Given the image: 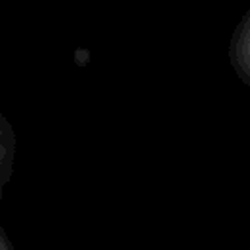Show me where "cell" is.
Listing matches in <instances>:
<instances>
[{"instance_id": "obj_1", "label": "cell", "mask_w": 250, "mask_h": 250, "mask_svg": "<svg viewBox=\"0 0 250 250\" xmlns=\"http://www.w3.org/2000/svg\"><path fill=\"white\" fill-rule=\"evenodd\" d=\"M0 250H8V246L2 242V238H0Z\"/></svg>"}]
</instances>
